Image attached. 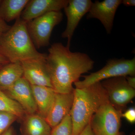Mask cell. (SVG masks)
<instances>
[{
    "label": "cell",
    "mask_w": 135,
    "mask_h": 135,
    "mask_svg": "<svg viewBox=\"0 0 135 135\" xmlns=\"http://www.w3.org/2000/svg\"><path fill=\"white\" fill-rule=\"evenodd\" d=\"M46 63L52 86L56 93L73 91V84L94 67V61L86 53L73 52L62 43L53 44L48 50Z\"/></svg>",
    "instance_id": "1"
},
{
    "label": "cell",
    "mask_w": 135,
    "mask_h": 135,
    "mask_svg": "<svg viewBox=\"0 0 135 135\" xmlns=\"http://www.w3.org/2000/svg\"><path fill=\"white\" fill-rule=\"evenodd\" d=\"M74 98L70 114L73 135H79L89 123L94 113L103 105L109 103L101 82L82 88L74 89Z\"/></svg>",
    "instance_id": "2"
},
{
    "label": "cell",
    "mask_w": 135,
    "mask_h": 135,
    "mask_svg": "<svg viewBox=\"0 0 135 135\" xmlns=\"http://www.w3.org/2000/svg\"><path fill=\"white\" fill-rule=\"evenodd\" d=\"M0 53L11 63L44 59L47 56V54L37 50L29 35L26 22L20 17L0 39Z\"/></svg>",
    "instance_id": "3"
},
{
    "label": "cell",
    "mask_w": 135,
    "mask_h": 135,
    "mask_svg": "<svg viewBox=\"0 0 135 135\" xmlns=\"http://www.w3.org/2000/svg\"><path fill=\"white\" fill-rule=\"evenodd\" d=\"M135 75V58L131 59H109L101 70L83 76L84 80L74 83L76 88L88 86L101 81L119 76Z\"/></svg>",
    "instance_id": "4"
},
{
    "label": "cell",
    "mask_w": 135,
    "mask_h": 135,
    "mask_svg": "<svg viewBox=\"0 0 135 135\" xmlns=\"http://www.w3.org/2000/svg\"><path fill=\"white\" fill-rule=\"evenodd\" d=\"M63 17L61 11H52L26 23L29 35L36 49L49 45L53 28L61 22Z\"/></svg>",
    "instance_id": "5"
},
{
    "label": "cell",
    "mask_w": 135,
    "mask_h": 135,
    "mask_svg": "<svg viewBox=\"0 0 135 135\" xmlns=\"http://www.w3.org/2000/svg\"><path fill=\"white\" fill-rule=\"evenodd\" d=\"M122 112L109 103L100 107L90 121L95 135H122L120 131Z\"/></svg>",
    "instance_id": "6"
},
{
    "label": "cell",
    "mask_w": 135,
    "mask_h": 135,
    "mask_svg": "<svg viewBox=\"0 0 135 135\" xmlns=\"http://www.w3.org/2000/svg\"><path fill=\"white\" fill-rule=\"evenodd\" d=\"M106 91L109 103L118 111L123 112L135 96V89L128 85L126 77L119 76L101 82Z\"/></svg>",
    "instance_id": "7"
},
{
    "label": "cell",
    "mask_w": 135,
    "mask_h": 135,
    "mask_svg": "<svg viewBox=\"0 0 135 135\" xmlns=\"http://www.w3.org/2000/svg\"><path fill=\"white\" fill-rule=\"evenodd\" d=\"M93 2L90 0H69L64 8L67 17V24L62 37L67 39L66 46L70 47L74 31L84 15L89 11Z\"/></svg>",
    "instance_id": "8"
},
{
    "label": "cell",
    "mask_w": 135,
    "mask_h": 135,
    "mask_svg": "<svg viewBox=\"0 0 135 135\" xmlns=\"http://www.w3.org/2000/svg\"><path fill=\"white\" fill-rule=\"evenodd\" d=\"M46 59H32L20 63L23 72V77L30 85L53 88Z\"/></svg>",
    "instance_id": "9"
},
{
    "label": "cell",
    "mask_w": 135,
    "mask_h": 135,
    "mask_svg": "<svg viewBox=\"0 0 135 135\" xmlns=\"http://www.w3.org/2000/svg\"><path fill=\"white\" fill-rule=\"evenodd\" d=\"M122 2L121 0H104L102 2L96 1L92 3L87 18L99 20L107 33L110 34L113 27L116 10Z\"/></svg>",
    "instance_id": "10"
},
{
    "label": "cell",
    "mask_w": 135,
    "mask_h": 135,
    "mask_svg": "<svg viewBox=\"0 0 135 135\" xmlns=\"http://www.w3.org/2000/svg\"><path fill=\"white\" fill-rule=\"evenodd\" d=\"M4 91L8 96L22 107L25 113L32 114L37 113V107L31 85L23 77Z\"/></svg>",
    "instance_id": "11"
},
{
    "label": "cell",
    "mask_w": 135,
    "mask_h": 135,
    "mask_svg": "<svg viewBox=\"0 0 135 135\" xmlns=\"http://www.w3.org/2000/svg\"><path fill=\"white\" fill-rule=\"evenodd\" d=\"M69 0L29 1L20 17L27 22L52 11H60L68 4Z\"/></svg>",
    "instance_id": "12"
},
{
    "label": "cell",
    "mask_w": 135,
    "mask_h": 135,
    "mask_svg": "<svg viewBox=\"0 0 135 135\" xmlns=\"http://www.w3.org/2000/svg\"><path fill=\"white\" fill-rule=\"evenodd\" d=\"M74 98V90L68 93L56 92L53 105L46 118L51 128L57 126L70 114Z\"/></svg>",
    "instance_id": "13"
},
{
    "label": "cell",
    "mask_w": 135,
    "mask_h": 135,
    "mask_svg": "<svg viewBox=\"0 0 135 135\" xmlns=\"http://www.w3.org/2000/svg\"><path fill=\"white\" fill-rule=\"evenodd\" d=\"M36 107L37 113L47 118L53 105L56 92L53 88L31 85Z\"/></svg>",
    "instance_id": "14"
},
{
    "label": "cell",
    "mask_w": 135,
    "mask_h": 135,
    "mask_svg": "<svg viewBox=\"0 0 135 135\" xmlns=\"http://www.w3.org/2000/svg\"><path fill=\"white\" fill-rule=\"evenodd\" d=\"M23 68L19 62L8 63L0 69V89H8L23 77Z\"/></svg>",
    "instance_id": "15"
},
{
    "label": "cell",
    "mask_w": 135,
    "mask_h": 135,
    "mask_svg": "<svg viewBox=\"0 0 135 135\" xmlns=\"http://www.w3.org/2000/svg\"><path fill=\"white\" fill-rule=\"evenodd\" d=\"M51 130L45 118L37 113L27 114L24 124V135H50Z\"/></svg>",
    "instance_id": "16"
},
{
    "label": "cell",
    "mask_w": 135,
    "mask_h": 135,
    "mask_svg": "<svg viewBox=\"0 0 135 135\" xmlns=\"http://www.w3.org/2000/svg\"><path fill=\"white\" fill-rule=\"evenodd\" d=\"M29 0H4L0 4V20L9 22L21 16Z\"/></svg>",
    "instance_id": "17"
},
{
    "label": "cell",
    "mask_w": 135,
    "mask_h": 135,
    "mask_svg": "<svg viewBox=\"0 0 135 135\" xmlns=\"http://www.w3.org/2000/svg\"><path fill=\"white\" fill-rule=\"evenodd\" d=\"M0 112L14 114L18 118H22L25 111L22 107L5 92L0 89Z\"/></svg>",
    "instance_id": "18"
},
{
    "label": "cell",
    "mask_w": 135,
    "mask_h": 135,
    "mask_svg": "<svg viewBox=\"0 0 135 135\" xmlns=\"http://www.w3.org/2000/svg\"><path fill=\"white\" fill-rule=\"evenodd\" d=\"M73 124L70 114L53 128L50 135H73Z\"/></svg>",
    "instance_id": "19"
},
{
    "label": "cell",
    "mask_w": 135,
    "mask_h": 135,
    "mask_svg": "<svg viewBox=\"0 0 135 135\" xmlns=\"http://www.w3.org/2000/svg\"><path fill=\"white\" fill-rule=\"evenodd\" d=\"M18 118L12 114L0 112V135L10 127Z\"/></svg>",
    "instance_id": "20"
},
{
    "label": "cell",
    "mask_w": 135,
    "mask_h": 135,
    "mask_svg": "<svg viewBox=\"0 0 135 135\" xmlns=\"http://www.w3.org/2000/svg\"><path fill=\"white\" fill-rule=\"evenodd\" d=\"M122 117L125 118L128 122L133 124L135 122V109L134 107H131L126 109L122 114Z\"/></svg>",
    "instance_id": "21"
},
{
    "label": "cell",
    "mask_w": 135,
    "mask_h": 135,
    "mask_svg": "<svg viewBox=\"0 0 135 135\" xmlns=\"http://www.w3.org/2000/svg\"><path fill=\"white\" fill-rule=\"evenodd\" d=\"M11 27V26L7 24L5 21L0 20V39L3 35L8 31Z\"/></svg>",
    "instance_id": "22"
},
{
    "label": "cell",
    "mask_w": 135,
    "mask_h": 135,
    "mask_svg": "<svg viewBox=\"0 0 135 135\" xmlns=\"http://www.w3.org/2000/svg\"><path fill=\"white\" fill-rule=\"evenodd\" d=\"M79 135H95L94 133L91 129L90 127V125L89 123L88 125L81 132Z\"/></svg>",
    "instance_id": "23"
},
{
    "label": "cell",
    "mask_w": 135,
    "mask_h": 135,
    "mask_svg": "<svg viewBox=\"0 0 135 135\" xmlns=\"http://www.w3.org/2000/svg\"><path fill=\"white\" fill-rule=\"evenodd\" d=\"M126 80L128 84L132 88L135 89V76H127L126 77Z\"/></svg>",
    "instance_id": "24"
},
{
    "label": "cell",
    "mask_w": 135,
    "mask_h": 135,
    "mask_svg": "<svg viewBox=\"0 0 135 135\" xmlns=\"http://www.w3.org/2000/svg\"><path fill=\"white\" fill-rule=\"evenodd\" d=\"M122 4H123L127 7L134 6L135 5V0H123L122 1Z\"/></svg>",
    "instance_id": "25"
},
{
    "label": "cell",
    "mask_w": 135,
    "mask_h": 135,
    "mask_svg": "<svg viewBox=\"0 0 135 135\" xmlns=\"http://www.w3.org/2000/svg\"><path fill=\"white\" fill-rule=\"evenodd\" d=\"M9 63V61L4 56L0 53V64L4 65Z\"/></svg>",
    "instance_id": "26"
},
{
    "label": "cell",
    "mask_w": 135,
    "mask_h": 135,
    "mask_svg": "<svg viewBox=\"0 0 135 135\" xmlns=\"http://www.w3.org/2000/svg\"><path fill=\"white\" fill-rule=\"evenodd\" d=\"M13 133L14 132H13V129L10 127L1 135H13Z\"/></svg>",
    "instance_id": "27"
},
{
    "label": "cell",
    "mask_w": 135,
    "mask_h": 135,
    "mask_svg": "<svg viewBox=\"0 0 135 135\" xmlns=\"http://www.w3.org/2000/svg\"><path fill=\"white\" fill-rule=\"evenodd\" d=\"M3 65H3L1 64H0V69H1V68Z\"/></svg>",
    "instance_id": "28"
},
{
    "label": "cell",
    "mask_w": 135,
    "mask_h": 135,
    "mask_svg": "<svg viewBox=\"0 0 135 135\" xmlns=\"http://www.w3.org/2000/svg\"><path fill=\"white\" fill-rule=\"evenodd\" d=\"M1 1H1V0H0V4H1Z\"/></svg>",
    "instance_id": "29"
}]
</instances>
